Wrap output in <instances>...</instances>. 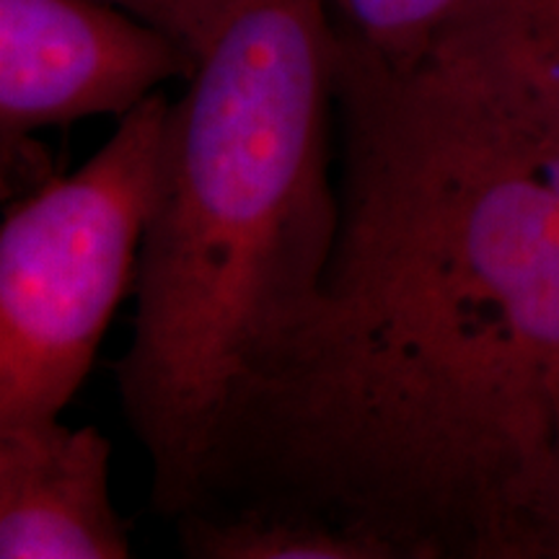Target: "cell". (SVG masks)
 I'll return each mask as SVG.
<instances>
[{
  "instance_id": "obj_1",
  "label": "cell",
  "mask_w": 559,
  "mask_h": 559,
  "mask_svg": "<svg viewBox=\"0 0 559 559\" xmlns=\"http://www.w3.org/2000/svg\"><path fill=\"white\" fill-rule=\"evenodd\" d=\"M340 230L228 402L192 508L394 559H526L559 423V75L466 5L407 66L337 37Z\"/></svg>"
},
{
  "instance_id": "obj_10",
  "label": "cell",
  "mask_w": 559,
  "mask_h": 559,
  "mask_svg": "<svg viewBox=\"0 0 559 559\" xmlns=\"http://www.w3.org/2000/svg\"><path fill=\"white\" fill-rule=\"evenodd\" d=\"M526 559H559V423L528 510Z\"/></svg>"
},
{
  "instance_id": "obj_2",
  "label": "cell",
  "mask_w": 559,
  "mask_h": 559,
  "mask_svg": "<svg viewBox=\"0 0 559 559\" xmlns=\"http://www.w3.org/2000/svg\"><path fill=\"white\" fill-rule=\"evenodd\" d=\"M330 0H239L169 107L115 383L151 508L198 498L228 402L317 304L340 230Z\"/></svg>"
},
{
  "instance_id": "obj_6",
  "label": "cell",
  "mask_w": 559,
  "mask_h": 559,
  "mask_svg": "<svg viewBox=\"0 0 559 559\" xmlns=\"http://www.w3.org/2000/svg\"><path fill=\"white\" fill-rule=\"evenodd\" d=\"M174 526L190 559H394L368 536L285 510L192 508Z\"/></svg>"
},
{
  "instance_id": "obj_5",
  "label": "cell",
  "mask_w": 559,
  "mask_h": 559,
  "mask_svg": "<svg viewBox=\"0 0 559 559\" xmlns=\"http://www.w3.org/2000/svg\"><path fill=\"white\" fill-rule=\"evenodd\" d=\"M111 443L60 417L0 425V557L124 559L130 523L109 492Z\"/></svg>"
},
{
  "instance_id": "obj_8",
  "label": "cell",
  "mask_w": 559,
  "mask_h": 559,
  "mask_svg": "<svg viewBox=\"0 0 559 559\" xmlns=\"http://www.w3.org/2000/svg\"><path fill=\"white\" fill-rule=\"evenodd\" d=\"M177 41L198 62L239 0H107Z\"/></svg>"
},
{
  "instance_id": "obj_9",
  "label": "cell",
  "mask_w": 559,
  "mask_h": 559,
  "mask_svg": "<svg viewBox=\"0 0 559 559\" xmlns=\"http://www.w3.org/2000/svg\"><path fill=\"white\" fill-rule=\"evenodd\" d=\"M559 75V0H472Z\"/></svg>"
},
{
  "instance_id": "obj_7",
  "label": "cell",
  "mask_w": 559,
  "mask_h": 559,
  "mask_svg": "<svg viewBox=\"0 0 559 559\" xmlns=\"http://www.w3.org/2000/svg\"><path fill=\"white\" fill-rule=\"evenodd\" d=\"M472 0H330L340 41L391 66L417 60Z\"/></svg>"
},
{
  "instance_id": "obj_4",
  "label": "cell",
  "mask_w": 559,
  "mask_h": 559,
  "mask_svg": "<svg viewBox=\"0 0 559 559\" xmlns=\"http://www.w3.org/2000/svg\"><path fill=\"white\" fill-rule=\"evenodd\" d=\"M192 70L169 34L107 0H0V140L122 120Z\"/></svg>"
},
{
  "instance_id": "obj_3",
  "label": "cell",
  "mask_w": 559,
  "mask_h": 559,
  "mask_svg": "<svg viewBox=\"0 0 559 559\" xmlns=\"http://www.w3.org/2000/svg\"><path fill=\"white\" fill-rule=\"evenodd\" d=\"M171 102L151 94L81 169L11 200L0 226V425L60 417L135 293Z\"/></svg>"
}]
</instances>
